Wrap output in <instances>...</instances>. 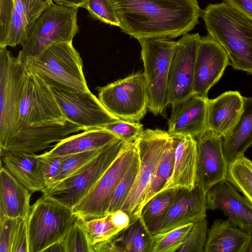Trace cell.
Listing matches in <instances>:
<instances>
[{"instance_id":"27","label":"cell","mask_w":252,"mask_h":252,"mask_svg":"<svg viewBox=\"0 0 252 252\" xmlns=\"http://www.w3.org/2000/svg\"><path fill=\"white\" fill-rule=\"evenodd\" d=\"M252 145V97H244L243 111L231 132L222 138V149L228 165L244 156Z\"/></svg>"},{"instance_id":"16","label":"cell","mask_w":252,"mask_h":252,"mask_svg":"<svg viewBox=\"0 0 252 252\" xmlns=\"http://www.w3.org/2000/svg\"><path fill=\"white\" fill-rule=\"evenodd\" d=\"M197 170L195 185L207 192L226 179L228 164L222 149V138L207 129L196 139Z\"/></svg>"},{"instance_id":"51","label":"cell","mask_w":252,"mask_h":252,"mask_svg":"<svg viewBox=\"0 0 252 252\" xmlns=\"http://www.w3.org/2000/svg\"><path fill=\"white\" fill-rule=\"evenodd\" d=\"M48 1H49L50 2H53V0H47Z\"/></svg>"},{"instance_id":"34","label":"cell","mask_w":252,"mask_h":252,"mask_svg":"<svg viewBox=\"0 0 252 252\" xmlns=\"http://www.w3.org/2000/svg\"><path fill=\"white\" fill-rule=\"evenodd\" d=\"M82 221L92 247L111 240L122 231L113 224L110 214L101 218Z\"/></svg>"},{"instance_id":"5","label":"cell","mask_w":252,"mask_h":252,"mask_svg":"<svg viewBox=\"0 0 252 252\" xmlns=\"http://www.w3.org/2000/svg\"><path fill=\"white\" fill-rule=\"evenodd\" d=\"M78 11V7L51 3L35 21L17 58L22 62L37 56L53 44L72 42L79 32Z\"/></svg>"},{"instance_id":"37","label":"cell","mask_w":252,"mask_h":252,"mask_svg":"<svg viewBox=\"0 0 252 252\" xmlns=\"http://www.w3.org/2000/svg\"><path fill=\"white\" fill-rule=\"evenodd\" d=\"M63 241L65 252H93L82 220L77 217Z\"/></svg>"},{"instance_id":"10","label":"cell","mask_w":252,"mask_h":252,"mask_svg":"<svg viewBox=\"0 0 252 252\" xmlns=\"http://www.w3.org/2000/svg\"><path fill=\"white\" fill-rule=\"evenodd\" d=\"M137 152L136 141L124 142L117 157L90 191L71 209L86 221L107 215L114 191Z\"/></svg>"},{"instance_id":"38","label":"cell","mask_w":252,"mask_h":252,"mask_svg":"<svg viewBox=\"0 0 252 252\" xmlns=\"http://www.w3.org/2000/svg\"><path fill=\"white\" fill-rule=\"evenodd\" d=\"M117 136L125 142H134L144 131L143 125L140 122L120 119L101 127Z\"/></svg>"},{"instance_id":"31","label":"cell","mask_w":252,"mask_h":252,"mask_svg":"<svg viewBox=\"0 0 252 252\" xmlns=\"http://www.w3.org/2000/svg\"><path fill=\"white\" fill-rule=\"evenodd\" d=\"M174 155L175 145L172 136L166 146L153 180L146 193L142 204L141 210L159 192L170 177L174 166Z\"/></svg>"},{"instance_id":"2","label":"cell","mask_w":252,"mask_h":252,"mask_svg":"<svg viewBox=\"0 0 252 252\" xmlns=\"http://www.w3.org/2000/svg\"><path fill=\"white\" fill-rule=\"evenodd\" d=\"M208 34L225 51L236 70L252 74V20L224 1L202 10Z\"/></svg>"},{"instance_id":"49","label":"cell","mask_w":252,"mask_h":252,"mask_svg":"<svg viewBox=\"0 0 252 252\" xmlns=\"http://www.w3.org/2000/svg\"><path fill=\"white\" fill-rule=\"evenodd\" d=\"M242 252H252V232L250 234Z\"/></svg>"},{"instance_id":"1","label":"cell","mask_w":252,"mask_h":252,"mask_svg":"<svg viewBox=\"0 0 252 252\" xmlns=\"http://www.w3.org/2000/svg\"><path fill=\"white\" fill-rule=\"evenodd\" d=\"M122 32L138 40L188 33L201 15L197 0H110Z\"/></svg>"},{"instance_id":"3","label":"cell","mask_w":252,"mask_h":252,"mask_svg":"<svg viewBox=\"0 0 252 252\" xmlns=\"http://www.w3.org/2000/svg\"><path fill=\"white\" fill-rule=\"evenodd\" d=\"M23 62L28 71L36 74L50 86L77 92L90 91L80 55L72 42L57 43L35 57Z\"/></svg>"},{"instance_id":"35","label":"cell","mask_w":252,"mask_h":252,"mask_svg":"<svg viewBox=\"0 0 252 252\" xmlns=\"http://www.w3.org/2000/svg\"><path fill=\"white\" fill-rule=\"evenodd\" d=\"M139 165V158L137 150V153L114 191L107 211V214L121 209L134 183Z\"/></svg>"},{"instance_id":"19","label":"cell","mask_w":252,"mask_h":252,"mask_svg":"<svg viewBox=\"0 0 252 252\" xmlns=\"http://www.w3.org/2000/svg\"><path fill=\"white\" fill-rule=\"evenodd\" d=\"M236 188L225 179L214 186L206 194L207 209L220 210L236 226L252 232V205Z\"/></svg>"},{"instance_id":"13","label":"cell","mask_w":252,"mask_h":252,"mask_svg":"<svg viewBox=\"0 0 252 252\" xmlns=\"http://www.w3.org/2000/svg\"><path fill=\"white\" fill-rule=\"evenodd\" d=\"M200 38L198 33H187L177 41L168 77V105L193 95L195 63Z\"/></svg>"},{"instance_id":"30","label":"cell","mask_w":252,"mask_h":252,"mask_svg":"<svg viewBox=\"0 0 252 252\" xmlns=\"http://www.w3.org/2000/svg\"><path fill=\"white\" fill-rule=\"evenodd\" d=\"M177 189H170L158 192L143 207L140 217L152 235L166 215Z\"/></svg>"},{"instance_id":"47","label":"cell","mask_w":252,"mask_h":252,"mask_svg":"<svg viewBox=\"0 0 252 252\" xmlns=\"http://www.w3.org/2000/svg\"><path fill=\"white\" fill-rule=\"evenodd\" d=\"M87 0H53L55 3L70 7H82Z\"/></svg>"},{"instance_id":"44","label":"cell","mask_w":252,"mask_h":252,"mask_svg":"<svg viewBox=\"0 0 252 252\" xmlns=\"http://www.w3.org/2000/svg\"><path fill=\"white\" fill-rule=\"evenodd\" d=\"M27 219H22L19 221L15 232L11 252H29Z\"/></svg>"},{"instance_id":"22","label":"cell","mask_w":252,"mask_h":252,"mask_svg":"<svg viewBox=\"0 0 252 252\" xmlns=\"http://www.w3.org/2000/svg\"><path fill=\"white\" fill-rule=\"evenodd\" d=\"M172 136L175 145L173 169L170 177L159 192L170 189L192 190L196 184V140L190 135Z\"/></svg>"},{"instance_id":"6","label":"cell","mask_w":252,"mask_h":252,"mask_svg":"<svg viewBox=\"0 0 252 252\" xmlns=\"http://www.w3.org/2000/svg\"><path fill=\"white\" fill-rule=\"evenodd\" d=\"M138 41L141 46V58L148 90V110L155 116L162 115L168 105V77L177 41L161 38Z\"/></svg>"},{"instance_id":"9","label":"cell","mask_w":252,"mask_h":252,"mask_svg":"<svg viewBox=\"0 0 252 252\" xmlns=\"http://www.w3.org/2000/svg\"><path fill=\"white\" fill-rule=\"evenodd\" d=\"M125 142L108 145L92 160L69 177L51 187L43 195L49 196L72 209L93 188L119 155Z\"/></svg>"},{"instance_id":"32","label":"cell","mask_w":252,"mask_h":252,"mask_svg":"<svg viewBox=\"0 0 252 252\" xmlns=\"http://www.w3.org/2000/svg\"><path fill=\"white\" fill-rule=\"evenodd\" d=\"M193 223L189 222L165 232L152 235L149 252H178Z\"/></svg>"},{"instance_id":"24","label":"cell","mask_w":252,"mask_h":252,"mask_svg":"<svg viewBox=\"0 0 252 252\" xmlns=\"http://www.w3.org/2000/svg\"><path fill=\"white\" fill-rule=\"evenodd\" d=\"M52 2L47 0H14L8 33L2 47L22 45L37 18Z\"/></svg>"},{"instance_id":"45","label":"cell","mask_w":252,"mask_h":252,"mask_svg":"<svg viewBox=\"0 0 252 252\" xmlns=\"http://www.w3.org/2000/svg\"><path fill=\"white\" fill-rule=\"evenodd\" d=\"M110 215L113 224L121 231L127 228L130 223L129 216L121 209L110 213Z\"/></svg>"},{"instance_id":"41","label":"cell","mask_w":252,"mask_h":252,"mask_svg":"<svg viewBox=\"0 0 252 252\" xmlns=\"http://www.w3.org/2000/svg\"><path fill=\"white\" fill-rule=\"evenodd\" d=\"M69 155L50 157L44 153L37 155L38 170L45 188L57 175L62 163Z\"/></svg>"},{"instance_id":"42","label":"cell","mask_w":252,"mask_h":252,"mask_svg":"<svg viewBox=\"0 0 252 252\" xmlns=\"http://www.w3.org/2000/svg\"><path fill=\"white\" fill-rule=\"evenodd\" d=\"M21 219L7 218L0 220V252H11L15 232Z\"/></svg>"},{"instance_id":"15","label":"cell","mask_w":252,"mask_h":252,"mask_svg":"<svg viewBox=\"0 0 252 252\" xmlns=\"http://www.w3.org/2000/svg\"><path fill=\"white\" fill-rule=\"evenodd\" d=\"M84 130L83 127L66 120L20 126L5 145L0 148V154L10 151L35 154L71 134Z\"/></svg>"},{"instance_id":"46","label":"cell","mask_w":252,"mask_h":252,"mask_svg":"<svg viewBox=\"0 0 252 252\" xmlns=\"http://www.w3.org/2000/svg\"><path fill=\"white\" fill-rule=\"evenodd\" d=\"M252 20V0H223Z\"/></svg>"},{"instance_id":"20","label":"cell","mask_w":252,"mask_h":252,"mask_svg":"<svg viewBox=\"0 0 252 252\" xmlns=\"http://www.w3.org/2000/svg\"><path fill=\"white\" fill-rule=\"evenodd\" d=\"M209 98L193 95L174 103L168 120L167 132L173 135H190L197 139L207 130Z\"/></svg>"},{"instance_id":"18","label":"cell","mask_w":252,"mask_h":252,"mask_svg":"<svg viewBox=\"0 0 252 252\" xmlns=\"http://www.w3.org/2000/svg\"><path fill=\"white\" fill-rule=\"evenodd\" d=\"M206 194L202 188L196 185L192 190L178 189L166 215L154 234L165 232L206 218Z\"/></svg>"},{"instance_id":"8","label":"cell","mask_w":252,"mask_h":252,"mask_svg":"<svg viewBox=\"0 0 252 252\" xmlns=\"http://www.w3.org/2000/svg\"><path fill=\"white\" fill-rule=\"evenodd\" d=\"M171 137L167 131L158 128L146 129L136 141L139 158L138 171L132 188L121 208L129 216L130 223L140 216L145 195Z\"/></svg>"},{"instance_id":"48","label":"cell","mask_w":252,"mask_h":252,"mask_svg":"<svg viewBox=\"0 0 252 252\" xmlns=\"http://www.w3.org/2000/svg\"><path fill=\"white\" fill-rule=\"evenodd\" d=\"M63 240L50 246L45 251V252H65Z\"/></svg>"},{"instance_id":"33","label":"cell","mask_w":252,"mask_h":252,"mask_svg":"<svg viewBox=\"0 0 252 252\" xmlns=\"http://www.w3.org/2000/svg\"><path fill=\"white\" fill-rule=\"evenodd\" d=\"M226 180L240 191L252 205V168L245 156L228 165Z\"/></svg>"},{"instance_id":"26","label":"cell","mask_w":252,"mask_h":252,"mask_svg":"<svg viewBox=\"0 0 252 252\" xmlns=\"http://www.w3.org/2000/svg\"><path fill=\"white\" fill-rule=\"evenodd\" d=\"M0 157L3 166L31 193L42 192L45 185L38 172L37 155L10 151Z\"/></svg>"},{"instance_id":"21","label":"cell","mask_w":252,"mask_h":252,"mask_svg":"<svg viewBox=\"0 0 252 252\" xmlns=\"http://www.w3.org/2000/svg\"><path fill=\"white\" fill-rule=\"evenodd\" d=\"M244 97L238 91H227L208 100L207 129L223 138L237 124L243 111Z\"/></svg>"},{"instance_id":"14","label":"cell","mask_w":252,"mask_h":252,"mask_svg":"<svg viewBox=\"0 0 252 252\" xmlns=\"http://www.w3.org/2000/svg\"><path fill=\"white\" fill-rule=\"evenodd\" d=\"M50 87L65 119L86 130L101 128L120 119L107 110L90 91L77 92Z\"/></svg>"},{"instance_id":"17","label":"cell","mask_w":252,"mask_h":252,"mask_svg":"<svg viewBox=\"0 0 252 252\" xmlns=\"http://www.w3.org/2000/svg\"><path fill=\"white\" fill-rule=\"evenodd\" d=\"M230 63L223 47L209 34L201 37L195 67L193 95L208 97L210 89Z\"/></svg>"},{"instance_id":"23","label":"cell","mask_w":252,"mask_h":252,"mask_svg":"<svg viewBox=\"0 0 252 252\" xmlns=\"http://www.w3.org/2000/svg\"><path fill=\"white\" fill-rule=\"evenodd\" d=\"M0 179V220L7 218L27 219L32 193L2 164Z\"/></svg>"},{"instance_id":"7","label":"cell","mask_w":252,"mask_h":252,"mask_svg":"<svg viewBox=\"0 0 252 252\" xmlns=\"http://www.w3.org/2000/svg\"><path fill=\"white\" fill-rule=\"evenodd\" d=\"M27 74L25 64L0 47V148L18 128L19 107Z\"/></svg>"},{"instance_id":"11","label":"cell","mask_w":252,"mask_h":252,"mask_svg":"<svg viewBox=\"0 0 252 252\" xmlns=\"http://www.w3.org/2000/svg\"><path fill=\"white\" fill-rule=\"evenodd\" d=\"M98 99L120 119L140 122L148 110L149 98L144 72H137L99 87Z\"/></svg>"},{"instance_id":"39","label":"cell","mask_w":252,"mask_h":252,"mask_svg":"<svg viewBox=\"0 0 252 252\" xmlns=\"http://www.w3.org/2000/svg\"><path fill=\"white\" fill-rule=\"evenodd\" d=\"M208 231L206 218L194 222L185 241L178 252H204Z\"/></svg>"},{"instance_id":"36","label":"cell","mask_w":252,"mask_h":252,"mask_svg":"<svg viewBox=\"0 0 252 252\" xmlns=\"http://www.w3.org/2000/svg\"><path fill=\"white\" fill-rule=\"evenodd\" d=\"M102 149L69 155L63 161L58 173L46 188L54 186L76 172L94 158Z\"/></svg>"},{"instance_id":"25","label":"cell","mask_w":252,"mask_h":252,"mask_svg":"<svg viewBox=\"0 0 252 252\" xmlns=\"http://www.w3.org/2000/svg\"><path fill=\"white\" fill-rule=\"evenodd\" d=\"M120 140L117 136L103 128L90 129L68 136L44 154L50 157L63 156L101 149Z\"/></svg>"},{"instance_id":"12","label":"cell","mask_w":252,"mask_h":252,"mask_svg":"<svg viewBox=\"0 0 252 252\" xmlns=\"http://www.w3.org/2000/svg\"><path fill=\"white\" fill-rule=\"evenodd\" d=\"M65 120L50 86L39 76L27 69L18 127Z\"/></svg>"},{"instance_id":"4","label":"cell","mask_w":252,"mask_h":252,"mask_svg":"<svg viewBox=\"0 0 252 252\" xmlns=\"http://www.w3.org/2000/svg\"><path fill=\"white\" fill-rule=\"evenodd\" d=\"M76 219L71 208L43 195L31 207L27 219L29 252H45L62 241Z\"/></svg>"},{"instance_id":"28","label":"cell","mask_w":252,"mask_h":252,"mask_svg":"<svg viewBox=\"0 0 252 252\" xmlns=\"http://www.w3.org/2000/svg\"><path fill=\"white\" fill-rule=\"evenodd\" d=\"M250 234L229 219L216 220L208 231L205 252H242Z\"/></svg>"},{"instance_id":"40","label":"cell","mask_w":252,"mask_h":252,"mask_svg":"<svg viewBox=\"0 0 252 252\" xmlns=\"http://www.w3.org/2000/svg\"><path fill=\"white\" fill-rule=\"evenodd\" d=\"M82 7L86 9L93 19L119 27V21L110 0H87Z\"/></svg>"},{"instance_id":"50","label":"cell","mask_w":252,"mask_h":252,"mask_svg":"<svg viewBox=\"0 0 252 252\" xmlns=\"http://www.w3.org/2000/svg\"><path fill=\"white\" fill-rule=\"evenodd\" d=\"M248 162H249L250 165L251 166V167L252 168V161L251 160H250L249 159H248Z\"/></svg>"},{"instance_id":"29","label":"cell","mask_w":252,"mask_h":252,"mask_svg":"<svg viewBox=\"0 0 252 252\" xmlns=\"http://www.w3.org/2000/svg\"><path fill=\"white\" fill-rule=\"evenodd\" d=\"M152 237L139 217L112 240L118 252H149Z\"/></svg>"},{"instance_id":"43","label":"cell","mask_w":252,"mask_h":252,"mask_svg":"<svg viewBox=\"0 0 252 252\" xmlns=\"http://www.w3.org/2000/svg\"><path fill=\"white\" fill-rule=\"evenodd\" d=\"M14 5V0H0V47L6 39Z\"/></svg>"}]
</instances>
